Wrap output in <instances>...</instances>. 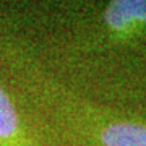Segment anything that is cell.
<instances>
[{"label":"cell","mask_w":146,"mask_h":146,"mask_svg":"<svg viewBox=\"0 0 146 146\" xmlns=\"http://www.w3.org/2000/svg\"><path fill=\"white\" fill-rule=\"evenodd\" d=\"M106 21L114 29H125L131 21H146V0H119L106 10Z\"/></svg>","instance_id":"6da1fadb"},{"label":"cell","mask_w":146,"mask_h":146,"mask_svg":"<svg viewBox=\"0 0 146 146\" xmlns=\"http://www.w3.org/2000/svg\"><path fill=\"white\" fill-rule=\"evenodd\" d=\"M104 146H146V127L115 123L102 131Z\"/></svg>","instance_id":"7a4b0ae2"},{"label":"cell","mask_w":146,"mask_h":146,"mask_svg":"<svg viewBox=\"0 0 146 146\" xmlns=\"http://www.w3.org/2000/svg\"><path fill=\"white\" fill-rule=\"evenodd\" d=\"M16 114L13 106L7 98V94L0 88V138H7L15 133L16 130Z\"/></svg>","instance_id":"3957f363"}]
</instances>
